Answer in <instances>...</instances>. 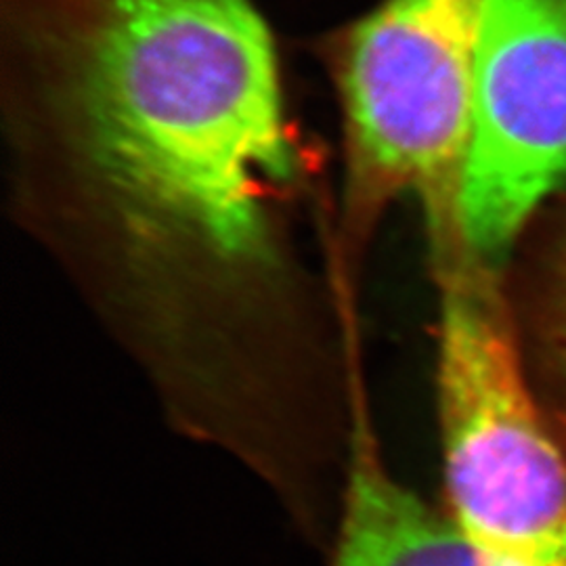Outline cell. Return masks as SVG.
I'll list each match as a JSON object with an SVG mask.
<instances>
[{
    "label": "cell",
    "mask_w": 566,
    "mask_h": 566,
    "mask_svg": "<svg viewBox=\"0 0 566 566\" xmlns=\"http://www.w3.org/2000/svg\"><path fill=\"white\" fill-rule=\"evenodd\" d=\"M566 181V0H485L460 231L479 259L506 250Z\"/></svg>",
    "instance_id": "cell-4"
},
{
    "label": "cell",
    "mask_w": 566,
    "mask_h": 566,
    "mask_svg": "<svg viewBox=\"0 0 566 566\" xmlns=\"http://www.w3.org/2000/svg\"><path fill=\"white\" fill-rule=\"evenodd\" d=\"M439 403L453 521L486 566H566V426L526 380L504 298L465 245L441 252Z\"/></svg>",
    "instance_id": "cell-2"
},
{
    "label": "cell",
    "mask_w": 566,
    "mask_h": 566,
    "mask_svg": "<svg viewBox=\"0 0 566 566\" xmlns=\"http://www.w3.org/2000/svg\"><path fill=\"white\" fill-rule=\"evenodd\" d=\"M60 51L84 151L143 240L219 261L269 243L294 172L273 42L250 0H78Z\"/></svg>",
    "instance_id": "cell-1"
},
{
    "label": "cell",
    "mask_w": 566,
    "mask_h": 566,
    "mask_svg": "<svg viewBox=\"0 0 566 566\" xmlns=\"http://www.w3.org/2000/svg\"><path fill=\"white\" fill-rule=\"evenodd\" d=\"M336 566H486L453 518L399 485L369 449L355 455Z\"/></svg>",
    "instance_id": "cell-5"
},
{
    "label": "cell",
    "mask_w": 566,
    "mask_h": 566,
    "mask_svg": "<svg viewBox=\"0 0 566 566\" xmlns=\"http://www.w3.org/2000/svg\"><path fill=\"white\" fill-rule=\"evenodd\" d=\"M483 2L388 0L353 32L344 55L355 193H413L439 248L462 240Z\"/></svg>",
    "instance_id": "cell-3"
},
{
    "label": "cell",
    "mask_w": 566,
    "mask_h": 566,
    "mask_svg": "<svg viewBox=\"0 0 566 566\" xmlns=\"http://www.w3.org/2000/svg\"><path fill=\"white\" fill-rule=\"evenodd\" d=\"M547 334H549V346L554 350V357L566 371V238L558 252L556 271H554L552 301L547 311Z\"/></svg>",
    "instance_id": "cell-6"
}]
</instances>
